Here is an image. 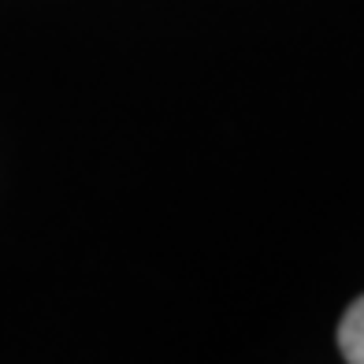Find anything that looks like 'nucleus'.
<instances>
[{"label":"nucleus","mask_w":364,"mask_h":364,"mask_svg":"<svg viewBox=\"0 0 364 364\" xmlns=\"http://www.w3.org/2000/svg\"><path fill=\"white\" fill-rule=\"evenodd\" d=\"M338 350L350 364H364V294L346 309L338 323Z\"/></svg>","instance_id":"f257e3e1"}]
</instances>
